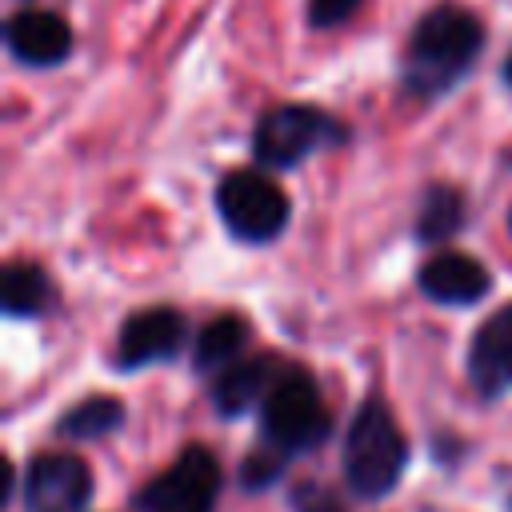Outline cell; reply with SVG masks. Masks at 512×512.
Masks as SVG:
<instances>
[{
	"mask_svg": "<svg viewBox=\"0 0 512 512\" xmlns=\"http://www.w3.org/2000/svg\"><path fill=\"white\" fill-rule=\"evenodd\" d=\"M504 80H508V88H512V56H508V64H504Z\"/></svg>",
	"mask_w": 512,
	"mask_h": 512,
	"instance_id": "20",
	"label": "cell"
},
{
	"mask_svg": "<svg viewBox=\"0 0 512 512\" xmlns=\"http://www.w3.org/2000/svg\"><path fill=\"white\" fill-rule=\"evenodd\" d=\"M92 496V476L84 460L68 452H40L24 476L28 512H80Z\"/></svg>",
	"mask_w": 512,
	"mask_h": 512,
	"instance_id": "7",
	"label": "cell"
},
{
	"mask_svg": "<svg viewBox=\"0 0 512 512\" xmlns=\"http://www.w3.org/2000/svg\"><path fill=\"white\" fill-rule=\"evenodd\" d=\"M360 8V0H308V20L316 28H332L340 20H348Z\"/></svg>",
	"mask_w": 512,
	"mask_h": 512,
	"instance_id": "19",
	"label": "cell"
},
{
	"mask_svg": "<svg viewBox=\"0 0 512 512\" xmlns=\"http://www.w3.org/2000/svg\"><path fill=\"white\" fill-rule=\"evenodd\" d=\"M288 504H292V512H348L344 500H340L336 492L320 488L316 480H300V484L288 492Z\"/></svg>",
	"mask_w": 512,
	"mask_h": 512,
	"instance_id": "17",
	"label": "cell"
},
{
	"mask_svg": "<svg viewBox=\"0 0 512 512\" xmlns=\"http://www.w3.org/2000/svg\"><path fill=\"white\" fill-rule=\"evenodd\" d=\"M408 460V444L400 436L396 416L384 408V400H368L348 428L344 440V480L356 496L380 500L384 492L396 488L400 472Z\"/></svg>",
	"mask_w": 512,
	"mask_h": 512,
	"instance_id": "2",
	"label": "cell"
},
{
	"mask_svg": "<svg viewBox=\"0 0 512 512\" xmlns=\"http://www.w3.org/2000/svg\"><path fill=\"white\" fill-rule=\"evenodd\" d=\"M464 224V196L448 184H432L420 196V212H416V236L424 244H440L452 240Z\"/></svg>",
	"mask_w": 512,
	"mask_h": 512,
	"instance_id": "14",
	"label": "cell"
},
{
	"mask_svg": "<svg viewBox=\"0 0 512 512\" xmlns=\"http://www.w3.org/2000/svg\"><path fill=\"white\" fill-rule=\"evenodd\" d=\"M280 376V368H272V356H260V360H244V364H232L216 376L212 384V400H216V412L224 416H240L248 412L256 400L268 396L272 380Z\"/></svg>",
	"mask_w": 512,
	"mask_h": 512,
	"instance_id": "12",
	"label": "cell"
},
{
	"mask_svg": "<svg viewBox=\"0 0 512 512\" xmlns=\"http://www.w3.org/2000/svg\"><path fill=\"white\" fill-rule=\"evenodd\" d=\"M4 40H8L12 56L32 68H52V64L68 60V52H72V28L56 12H44V8L16 12L4 28Z\"/></svg>",
	"mask_w": 512,
	"mask_h": 512,
	"instance_id": "10",
	"label": "cell"
},
{
	"mask_svg": "<svg viewBox=\"0 0 512 512\" xmlns=\"http://www.w3.org/2000/svg\"><path fill=\"white\" fill-rule=\"evenodd\" d=\"M216 208H220L224 228L248 244H264L288 224V196L280 192L272 176L252 172V168H236L220 180Z\"/></svg>",
	"mask_w": 512,
	"mask_h": 512,
	"instance_id": "5",
	"label": "cell"
},
{
	"mask_svg": "<svg viewBox=\"0 0 512 512\" xmlns=\"http://www.w3.org/2000/svg\"><path fill=\"white\" fill-rule=\"evenodd\" d=\"M284 460V452H276V456H268V452H252L248 460H244V468H240V480H244V488H264V484H272L276 476H280V464Z\"/></svg>",
	"mask_w": 512,
	"mask_h": 512,
	"instance_id": "18",
	"label": "cell"
},
{
	"mask_svg": "<svg viewBox=\"0 0 512 512\" xmlns=\"http://www.w3.org/2000/svg\"><path fill=\"white\" fill-rule=\"evenodd\" d=\"M244 344H248V320L224 312V316H216V320H208L200 328V336H196V368L224 372V368H232V360H236V352Z\"/></svg>",
	"mask_w": 512,
	"mask_h": 512,
	"instance_id": "13",
	"label": "cell"
},
{
	"mask_svg": "<svg viewBox=\"0 0 512 512\" xmlns=\"http://www.w3.org/2000/svg\"><path fill=\"white\" fill-rule=\"evenodd\" d=\"M120 420H124L120 400H112V396H88L72 412H64L60 432L64 436H76V440H92V436H108Z\"/></svg>",
	"mask_w": 512,
	"mask_h": 512,
	"instance_id": "16",
	"label": "cell"
},
{
	"mask_svg": "<svg viewBox=\"0 0 512 512\" xmlns=\"http://www.w3.org/2000/svg\"><path fill=\"white\" fill-rule=\"evenodd\" d=\"M0 300H4V312H12V316H36V312L48 308V300H52V284H48V276H44L36 264L12 260V264L4 268Z\"/></svg>",
	"mask_w": 512,
	"mask_h": 512,
	"instance_id": "15",
	"label": "cell"
},
{
	"mask_svg": "<svg viewBox=\"0 0 512 512\" xmlns=\"http://www.w3.org/2000/svg\"><path fill=\"white\" fill-rule=\"evenodd\" d=\"M260 424H264L268 444H276V452L284 456L316 448L328 436V412H324L316 380L296 364L280 368L268 396L260 400Z\"/></svg>",
	"mask_w": 512,
	"mask_h": 512,
	"instance_id": "3",
	"label": "cell"
},
{
	"mask_svg": "<svg viewBox=\"0 0 512 512\" xmlns=\"http://www.w3.org/2000/svg\"><path fill=\"white\" fill-rule=\"evenodd\" d=\"M344 136H348L344 124L332 120L328 112H320L312 104H280L260 116V124L252 132V152L268 168H292L308 152L332 148Z\"/></svg>",
	"mask_w": 512,
	"mask_h": 512,
	"instance_id": "4",
	"label": "cell"
},
{
	"mask_svg": "<svg viewBox=\"0 0 512 512\" xmlns=\"http://www.w3.org/2000/svg\"><path fill=\"white\" fill-rule=\"evenodd\" d=\"M420 288L440 304H472L492 288V276L480 260L464 252H436L420 268Z\"/></svg>",
	"mask_w": 512,
	"mask_h": 512,
	"instance_id": "11",
	"label": "cell"
},
{
	"mask_svg": "<svg viewBox=\"0 0 512 512\" xmlns=\"http://www.w3.org/2000/svg\"><path fill=\"white\" fill-rule=\"evenodd\" d=\"M480 40H484V28L468 8L460 4L432 8L408 40V56H404L408 88L420 96H440L468 72V64L480 52Z\"/></svg>",
	"mask_w": 512,
	"mask_h": 512,
	"instance_id": "1",
	"label": "cell"
},
{
	"mask_svg": "<svg viewBox=\"0 0 512 512\" xmlns=\"http://www.w3.org/2000/svg\"><path fill=\"white\" fill-rule=\"evenodd\" d=\"M468 376L480 396H500L512 388V304L492 312L468 348Z\"/></svg>",
	"mask_w": 512,
	"mask_h": 512,
	"instance_id": "9",
	"label": "cell"
},
{
	"mask_svg": "<svg viewBox=\"0 0 512 512\" xmlns=\"http://www.w3.org/2000/svg\"><path fill=\"white\" fill-rule=\"evenodd\" d=\"M184 316L172 308H144L124 320L116 340V368H140L152 360H168L184 344Z\"/></svg>",
	"mask_w": 512,
	"mask_h": 512,
	"instance_id": "8",
	"label": "cell"
},
{
	"mask_svg": "<svg viewBox=\"0 0 512 512\" xmlns=\"http://www.w3.org/2000/svg\"><path fill=\"white\" fill-rule=\"evenodd\" d=\"M220 492V464L208 448L192 444L176 464L140 492V512H212Z\"/></svg>",
	"mask_w": 512,
	"mask_h": 512,
	"instance_id": "6",
	"label": "cell"
}]
</instances>
